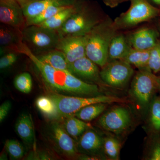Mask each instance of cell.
I'll return each mask as SVG.
<instances>
[{
  "label": "cell",
  "mask_w": 160,
  "mask_h": 160,
  "mask_svg": "<svg viewBox=\"0 0 160 160\" xmlns=\"http://www.w3.org/2000/svg\"><path fill=\"white\" fill-rule=\"evenodd\" d=\"M18 52L26 54L29 58L39 70L46 82L52 89L85 96L99 95V89L97 85L86 82L70 72L55 69L43 62L24 43L19 49Z\"/></svg>",
  "instance_id": "obj_1"
},
{
  "label": "cell",
  "mask_w": 160,
  "mask_h": 160,
  "mask_svg": "<svg viewBox=\"0 0 160 160\" xmlns=\"http://www.w3.org/2000/svg\"><path fill=\"white\" fill-rule=\"evenodd\" d=\"M116 29L113 22L104 19L86 34V56L102 68L109 62V44Z\"/></svg>",
  "instance_id": "obj_2"
},
{
  "label": "cell",
  "mask_w": 160,
  "mask_h": 160,
  "mask_svg": "<svg viewBox=\"0 0 160 160\" xmlns=\"http://www.w3.org/2000/svg\"><path fill=\"white\" fill-rule=\"evenodd\" d=\"M104 20L95 10L77 5L75 11L58 31L62 36L86 35Z\"/></svg>",
  "instance_id": "obj_3"
},
{
  "label": "cell",
  "mask_w": 160,
  "mask_h": 160,
  "mask_svg": "<svg viewBox=\"0 0 160 160\" xmlns=\"http://www.w3.org/2000/svg\"><path fill=\"white\" fill-rule=\"evenodd\" d=\"M23 42L32 52L38 53L56 49L62 36L58 30L38 25L26 26L22 30Z\"/></svg>",
  "instance_id": "obj_4"
},
{
  "label": "cell",
  "mask_w": 160,
  "mask_h": 160,
  "mask_svg": "<svg viewBox=\"0 0 160 160\" xmlns=\"http://www.w3.org/2000/svg\"><path fill=\"white\" fill-rule=\"evenodd\" d=\"M57 106L60 115L70 116L82 108L92 104L103 103H124V99L110 95H98L90 97L69 96L58 94L49 96Z\"/></svg>",
  "instance_id": "obj_5"
},
{
  "label": "cell",
  "mask_w": 160,
  "mask_h": 160,
  "mask_svg": "<svg viewBox=\"0 0 160 160\" xmlns=\"http://www.w3.org/2000/svg\"><path fill=\"white\" fill-rule=\"evenodd\" d=\"M158 12L146 0H131L129 10L120 16L113 23L117 29L129 28L154 18Z\"/></svg>",
  "instance_id": "obj_6"
},
{
  "label": "cell",
  "mask_w": 160,
  "mask_h": 160,
  "mask_svg": "<svg viewBox=\"0 0 160 160\" xmlns=\"http://www.w3.org/2000/svg\"><path fill=\"white\" fill-rule=\"evenodd\" d=\"M158 87L157 76L148 68L140 69L132 82L131 93L136 102L142 107L149 104Z\"/></svg>",
  "instance_id": "obj_7"
},
{
  "label": "cell",
  "mask_w": 160,
  "mask_h": 160,
  "mask_svg": "<svg viewBox=\"0 0 160 160\" xmlns=\"http://www.w3.org/2000/svg\"><path fill=\"white\" fill-rule=\"evenodd\" d=\"M133 69L129 63L122 60L108 62L100 71L103 83L108 86L123 89L133 75Z\"/></svg>",
  "instance_id": "obj_8"
},
{
  "label": "cell",
  "mask_w": 160,
  "mask_h": 160,
  "mask_svg": "<svg viewBox=\"0 0 160 160\" xmlns=\"http://www.w3.org/2000/svg\"><path fill=\"white\" fill-rule=\"evenodd\" d=\"M131 115L128 109L122 106H117L106 112L99 118V126L106 131L120 134L130 126Z\"/></svg>",
  "instance_id": "obj_9"
},
{
  "label": "cell",
  "mask_w": 160,
  "mask_h": 160,
  "mask_svg": "<svg viewBox=\"0 0 160 160\" xmlns=\"http://www.w3.org/2000/svg\"><path fill=\"white\" fill-rule=\"evenodd\" d=\"M87 36L66 35L60 39L56 49L64 53L69 64L86 56Z\"/></svg>",
  "instance_id": "obj_10"
},
{
  "label": "cell",
  "mask_w": 160,
  "mask_h": 160,
  "mask_svg": "<svg viewBox=\"0 0 160 160\" xmlns=\"http://www.w3.org/2000/svg\"><path fill=\"white\" fill-rule=\"evenodd\" d=\"M0 21L3 24L22 30L26 26L22 8L13 0H0Z\"/></svg>",
  "instance_id": "obj_11"
},
{
  "label": "cell",
  "mask_w": 160,
  "mask_h": 160,
  "mask_svg": "<svg viewBox=\"0 0 160 160\" xmlns=\"http://www.w3.org/2000/svg\"><path fill=\"white\" fill-rule=\"evenodd\" d=\"M69 72L76 76L92 84L103 83L98 65L86 56L69 64Z\"/></svg>",
  "instance_id": "obj_12"
},
{
  "label": "cell",
  "mask_w": 160,
  "mask_h": 160,
  "mask_svg": "<svg viewBox=\"0 0 160 160\" xmlns=\"http://www.w3.org/2000/svg\"><path fill=\"white\" fill-rule=\"evenodd\" d=\"M132 48L141 50L151 49L157 44V34L153 29L144 28L135 32L129 40Z\"/></svg>",
  "instance_id": "obj_13"
},
{
  "label": "cell",
  "mask_w": 160,
  "mask_h": 160,
  "mask_svg": "<svg viewBox=\"0 0 160 160\" xmlns=\"http://www.w3.org/2000/svg\"><path fill=\"white\" fill-rule=\"evenodd\" d=\"M76 0H34L22 7L26 19L33 17L49 7L54 6H71Z\"/></svg>",
  "instance_id": "obj_14"
},
{
  "label": "cell",
  "mask_w": 160,
  "mask_h": 160,
  "mask_svg": "<svg viewBox=\"0 0 160 160\" xmlns=\"http://www.w3.org/2000/svg\"><path fill=\"white\" fill-rule=\"evenodd\" d=\"M23 43L22 30L18 28L3 24L0 28L1 48H8L17 52Z\"/></svg>",
  "instance_id": "obj_15"
},
{
  "label": "cell",
  "mask_w": 160,
  "mask_h": 160,
  "mask_svg": "<svg viewBox=\"0 0 160 160\" xmlns=\"http://www.w3.org/2000/svg\"><path fill=\"white\" fill-rule=\"evenodd\" d=\"M52 130V137L61 151L70 157L75 156L77 152L75 144L72 137L65 129L55 124Z\"/></svg>",
  "instance_id": "obj_16"
},
{
  "label": "cell",
  "mask_w": 160,
  "mask_h": 160,
  "mask_svg": "<svg viewBox=\"0 0 160 160\" xmlns=\"http://www.w3.org/2000/svg\"><path fill=\"white\" fill-rule=\"evenodd\" d=\"M103 139L93 130L87 129L81 135L78 142L79 148L86 153H96L103 148Z\"/></svg>",
  "instance_id": "obj_17"
},
{
  "label": "cell",
  "mask_w": 160,
  "mask_h": 160,
  "mask_svg": "<svg viewBox=\"0 0 160 160\" xmlns=\"http://www.w3.org/2000/svg\"><path fill=\"white\" fill-rule=\"evenodd\" d=\"M35 55L40 61L54 69L69 72V64L65 55L60 50L53 49L41 52Z\"/></svg>",
  "instance_id": "obj_18"
},
{
  "label": "cell",
  "mask_w": 160,
  "mask_h": 160,
  "mask_svg": "<svg viewBox=\"0 0 160 160\" xmlns=\"http://www.w3.org/2000/svg\"><path fill=\"white\" fill-rule=\"evenodd\" d=\"M132 48L130 43L122 34H116L112 39L109 47V58L111 60H122Z\"/></svg>",
  "instance_id": "obj_19"
},
{
  "label": "cell",
  "mask_w": 160,
  "mask_h": 160,
  "mask_svg": "<svg viewBox=\"0 0 160 160\" xmlns=\"http://www.w3.org/2000/svg\"><path fill=\"white\" fill-rule=\"evenodd\" d=\"M17 133L28 145H31L34 138L33 124L31 116L28 113H22L17 121L15 125Z\"/></svg>",
  "instance_id": "obj_20"
},
{
  "label": "cell",
  "mask_w": 160,
  "mask_h": 160,
  "mask_svg": "<svg viewBox=\"0 0 160 160\" xmlns=\"http://www.w3.org/2000/svg\"><path fill=\"white\" fill-rule=\"evenodd\" d=\"M76 8L77 4L76 3L74 5L69 6L68 8L54 15L49 19L37 25L52 30H58L75 11Z\"/></svg>",
  "instance_id": "obj_21"
},
{
  "label": "cell",
  "mask_w": 160,
  "mask_h": 160,
  "mask_svg": "<svg viewBox=\"0 0 160 160\" xmlns=\"http://www.w3.org/2000/svg\"><path fill=\"white\" fill-rule=\"evenodd\" d=\"M150 49L141 50L132 48L122 60L140 69L147 68Z\"/></svg>",
  "instance_id": "obj_22"
},
{
  "label": "cell",
  "mask_w": 160,
  "mask_h": 160,
  "mask_svg": "<svg viewBox=\"0 0 160 160\" xmlns=\"http://www.w3.org/2000/svg\"><path fill=\"white\" fill-rule=\"evenodd\" d=\"M35 103L38 109L48 118H56L60 115L56 104L50 96H40Z\"/></svg>",
  "instance_id": "obj_23"
},
{
  "label": "cell",
  "mask_w": 160,
  "mask_h": 160,
  "mask_svg": "<svg viewBox=\"0 0 160 160\" xmlns=\"http://www.w3.org/2000/svg\"><path fill=\"white\" fill-rule=\"evenodd\" d=\"M107 104L103 103L92 104L82 108L73 115L84 122H90L105 111Z\"/></svg>",
  "instance_id": "obj_24"
},
{
  "label": "cell",
  "mask_w": 160,
  "mask_h": 160,
  "mask_svg": "<svg viewBox=\"0 0 160 160\" xmlns=\"http://www.w3.org/2000/svg\"><path fill=\"white\" fill-rule=\"evenodd\" d=\"M65 123V130L72 137L77 138L85 132L89 127L88 124L78 118L70 116Z\"/></svg>",
  "instance_id": "obj_25"
},
{
  "label": "cell",
  "mask_w": 160,
  "mask_h": 160,
  "mask_svg": "<svg viewBox=\"0 0 160 160\" xmlns=\"http://www.w3.org/2000/svg\"><path fill=\"white\" fill-rule=\"evenodd\" d=\"M69 6H54L49 7L38 15L26 19V26L38 25L44 21L49 19L54 15L68 8Z\"/></svg>",
  "instance_id": "obj_26"
},
{
  "label": "cell",
  "mask_w": 160,
  "mask_h": 160,
  "mask_svg": "<svg viewBox=\"0 0 160 160\" xmlns=\"http://www.w3.org/2000/svg\"><path fill=\"white\" fill-rule=\"evenodd\" d=\"M121 148L119 142L115 138L108 137L103 139V150L109 159H119Z\"/></svg>",
  "instance_id": "obj_27"
},
{
  "label": "cell",
  "mask_w": 160,
  "mask_h": 160,
  "mask_svg": "<svg viewBox=\"0 0 160 160\" xmlns=\"http://www.w3.org/2000/svg\"><path fill=\"white\" fill-rule=\"evenodd\" d=\"M14 85L16 89L21 92L26 94L29 93L32 86L31 75L27 72L19 74L15 78Z\"/></svg>",
  "instance_id": "obj_28"
},
{
  "label": "cell",
  "mask_w": 160,
  "mask_h": 160,
  "mask_svg": "<svg viewBox=\"0 0 160 160\" xmlns=\"http://www.w3.org/2000/svg\"><path fill=\"white\" fill-rule=\"evenodd\" d=\"M5 148L12 159H20L25 153L24 147L17 140H7L5 143Z\"/></svg>",
  "instance_id": "obj_29"
},
{
  "label": "cell",
  "mask_w": 160,
  "mask_h": 160,
  "mask_svg": "<svg viewBox=\"0 0 160 160\" xmlns=\"http://www.w3.org/2000/svg\"><path fill=\"white\" fill-rule=\"evenodd\" d=\"M147 68L153 73L160 72V43L150 49Z\"/></svg>",
  "instance_id": "obj_30"
},
{
  "label": "cell",
  "mask_w": 160,
  "mask_h": 160,
  "mask_svg": "<svg viewBox=\"0 0 160 160\" xmlns=\"http://www.w3.org/2000/svg\"><path fill=\"white\" fill-rule=\"evenodd\" d=\"M150 122L153 129L160 130V98H156L150 108Z\"/></svg>",
  "instance_id": "obj_31"
},
{
  "label": "cell",
  "mask_w": 160,
  "mask_h": 160,
  "mask_svg": "<svg viewBox=\"0 0 160 160\" xmlns=\"http://www.w3.org/2000/svg\"><path fill=\"white\" fill-rule=\"evenodd\" d=\"M18 59V55L15 52H9L4 55L0 59V68L5 69L12 66Z\"/></svg>",
  "instance_id": "obj_32"
},
{
  "label": "cell",
  "mask_w": 160,
  "mask_h": 160,
  "mask_svg": "<svg viewBox=\"0 0 160 160\" xmlns=\"http://www.w3.org/2000/svg\"><path fill=\"white\" fill-rule=\"evenodd\" d=\"M11 106L10 101H6L1 105L0 106V122L1 123L8 115Z\"/></svg>",
  "instance_id": "obj_33"
},
{
  "label": "cell",
  "mask_w": 160,
  "mask_h": 160,
  "mask_svg": "<svg viewBox=\"0 0 160 160\" xmlns=\"http://www.w3.org/2000/svg\"><path fill=\"white\" fill-rule=\"evenodd\" d=\"M150 160H160V145H158L153 149Z\"/></svg>",
  "instance_id": "obj_34"
},
{
  "label": "cell",
  "mask_w": 160,
  "mask_h": 160,
  "mask_svg": "<svg viewBox=\"0 0 160 160\" xmlns=\"http://www.w3.org/2000/svg\"><path fill=\"white\" fill-rule=\"evenodd\" d=\"M13 1L16 2H17L19 4L21 7H22L26 4H28V3L32 2V1H34V0H13Z\"/></svg>",
  "instance_id": "obj_35"
},
{
  "label": "cell",
  "mask_w": 160,
  "mask_h": 160,
  "mask_svg": "<svg viewBox=\"0 0 160 160\" xmlns=\"http://www.w3.org/2000/svg\"><path fill=\"white\" fill-rule=\"evenodd\" d=\"M157 81L158 87L160 89V78L157 77Z\"/></svg>",
  "instance_id": "obj_36"
},
{
  "label": "cell",
  "mask_w": 160,
  "mask_h": 160,
  "mask_svg": "<svg viewBox=\"0 0 160 160\" xmlns=\"http://www.w3.org/2000/svg\"><path fill=\"white\" fill-rule=\"evenodd\" d=\"M152 2H154L156 4L160 5V0H152Z\"/></svg>",
  "instance_id": "obj_37"
}]
</instances>
